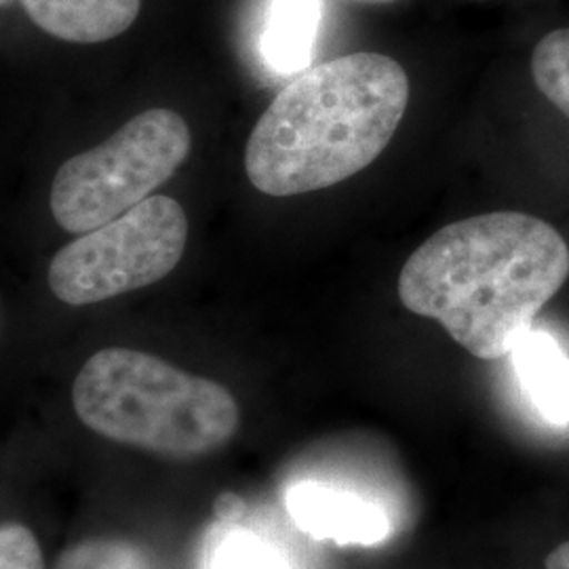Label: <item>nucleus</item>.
<instances>
[{"label":"nucleus","mask_w":569,"mask_h":569,"mask_svg":"<svg viewBox=\"0 0 569 569\" xmlns=\"http://www.w3.org/2000/svg\"><path fill=\"white\" fill-rule=\"evenodd\" d=\"M0 569H44L37 536L20 523L0 529Z\"/></svg>","instance_id":"nucleus-13"},{"label":"nucleus","mask_w":569,"mask_h":569,"mask_svg":"<svg viewBox=\"0 0 569 569\" xmlns=\"http://www.w3.org/2000/svg\"><path fill=\"white\" fill-rule=\"evenodd\" d=\"M531 77L540 93L569 119V28L552 30L536 44Z\"/></svg>","instance_id":"nucleus-11"},{"label":"nucleus","mask_w":569,"mask_h":569,"mask_svg":"<svg viewBox=\"0 0 569 569\" xmlns=\"http://www.w3.org/2000/svg\"><path fill=\"white\" fill-rule=\"evenodd\" d=\"M569 277L566 239L545 220L493 211L441 228L399 274L409 312L439 321L472 357H509Z\"/></svg>","instance_id":"nucleus-1"},{"label":"nucleus","mask_w":569,"mask_h":569,"mask_svg":"<svg viewBox=\"0 0 569 569\" xmlns=\"http://www.w3.org/2000/svg\"><path fill=\"white\" fill-rule=\"evenodd\" d=\"M547 569H569V540L550 550Z\"/></svg>","instance_id":"nucleus-15"},{"label":"nucleus","mask_w":569,"mask_h":569,"mask_svg":"<svg viewBox=\"0 0 569 569\" xmlns=\"http://www.w3.org/2000/svg\"><path fill=\"white\" fill-rule=\"evenodd\" d=\"M201 569H296L283 550L237 523L220 521L209 531Z\"/></svg>","instance_id":"nucleus-10"},{"label":"nucleus","mask_w":569,"mask_h":569,"mask_svg":"<svg viewBox=\"0 0 569 569\" xmlns=\"http://www.w3.org/2000/svg\"><path fill=\"white\" fill-rule=\"evenodd\" d=\"M531 406L557 427H569V359L547 331H528L510 352Z\"/></svg>","instance_id":"nucleus-8"},{"label":"nucleus","mask_w":569,"mask_h":569,"mask_svg":"<svg viewBox=\"0 0 569 569\" xmlns=\"http://www.w3.org/2000/svg\"><path fill=\"white\" fill-rule=\"evenodd\" d=\"M186 241L182 204L157 194L61 247L47 281L63 305H98L159 283L180 264Z\"/></svg>","instance_id":"nucleus-5"},{"label":"nucleus","mask_w":569,"mask_h":569,"mask_svg":"<svg viewBox=\"0 0 569 569\" xmlns=\"http://www.w3.org/2000/svg\"><path fill=\"white\" fill-rule=\"evenodd\" d=\"M357 2H397V0H357Z\"/></svg>","instance_id":"nucleus-16"},{"label":"nucleus","mask_w":569,"mask_h":569,"mask_svg":"<svg viewBox=\"0 0 569 569\" xmlns=\"http://www.w3.org/2000/svg\"><path fill=\"white\" fill-rule=\"evenodd\" d=\"M407 103V72L382 53L310 66L277 93L253 127L244 148L247 178L268 197L345 182L385 152Z\"/></svg>","instance_id":"nucleus-2"},{"label":"nucleus","mask_w":569,"mask_h":569,"mask_svg":"<svg viewBox=\"0 0 569 569\" xmlns=\"http://www.w3.org/2000/svg\"><path fill=\"white\" fill-rule=\"evenodd\" d=\"M192 148L182 114L150 108L108 142L61 164L51 186V213L66 232L84 234L150 199Z\"/></svg>","instance_id":"nucleus-4"},{"label":"nucleus","mask_w":569,"mask_h":569,"mask_svg":"<svg viewBox=\"0 0 569 569\" xmlns=\"http://www.w3.org/2000/svg\"><path fill=\"white\" fill-rule=\"evenodd\" d=\"M72 406L89 430L167 458L211 453L241 422L222 385L131 348L96 352L74 380Z\"/></svg>","instance_id":"nucleus-3"},{"label":"nucleus","mask_w":569,"mask_h":569,"mask_svg":"<svg viewBox=\"0 0 569 569\" xmlns=\"http://www.w3.org/2000/svg\"><path fill=\"white\" fill-rule=\"evenodd\" d=\"M56 569H152L142 549L127 540H84L66 550Z\"/></svg>","instance_id":"nucleus-12"},{"label":"nucleus","mask_w":569,"mask_h":569,"mask_svg":"<svg viewBox=\"0 0 569 569\" xmlns=\"http://www.w3.org/2000/svg\"><path fill=\"white\" fill-rule=\"evenodd\" d=\"M213 512L218 517V521L224 523H237L244 512H247V502L239 493L234 491H222L216 500H213Z\"/></svg>","instance_id":"nucleus-14"},{"label":"nucleus","mask_w":569,"mask_h":569,"mask_svg":"<svg viewBox=\"0 0 569 569\" xmlns=\"http://www.w3.org/2000/svg\"><path fill=\"white\" fill-rule=\"evenodd\" d=\"M323 18V0H270L260 34V56L279 74L310 68Z\"/></svg>","instance_id":"nucleus-9"},{"label":"nucleus","mask_w":569,"mask_h":569,"mask_svg":"<svg viewBox=\"0 0 569 569\" xmlns=\"http://www.w3.org/2000/svg\"><path fill=\"white\" fill-rule=\"evenodd\" d=\"M42 32L66 42L110 41L138 20L142 0H21Z\"/></svg>","instance_id":"nucleus-7"},{"label":"nucleus","mask_w":569,"mask_h":569,"mask_svg":"<svg viewBox=\"0 0 569 569\" xmlns=\"http://www.w3.org/2000/svg\"><path fill=\"white\" fill-rule=\"evenodd\" d=\"M284 507L302 531L340 547H376L392 533L385 505L352 489L300 481L284 491Z\"/></svg>","instance_id":"nucleus-6"}]
</instances>
